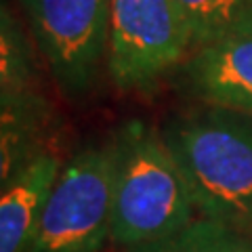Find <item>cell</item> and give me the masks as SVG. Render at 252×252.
Returning <instances> with one entry per match:
<instances>
[{
    "mask_svg": "<svg viewBox=\"0 0 252 252\" xmlns=\"http://www.w3.org/2000/svg\"><path fill=\"white\" fill-rule=\"evenodd\" d=\"M160 132L198 217L252 235V116L202 103Z\"/></svg>",
    "mask_w": 252,
    "mask_h": 252,
    "instance_id": "6da1fadb",
    "label": "cell"
},
{
    "mask_svg": "<svg viewBox=\"0 0 252 252\" xmlns=\"http://www.w3.org/2000/svg\"><path fill=\"white\" fill-rule=\"evenodd\" d=\"M114 220L112 242L120 250L181 231L198 212L162 132L128 120L112 137Z\"/></svg>",
    "mask_w": 252,
    "mask_h": 252,
    "instance_id": "7a4b0ae2",
    "label": "cell"
},
{
    "mask_svg": "<svg viewBox=\"0 0 252 252\" xmlns=\"http://www.w3.org/2000/svg\"><path fill=\"white\" fill-rule=\"evenodd\" d=\"M114 220V145L93 143L63 162L28 252H103Z\"/></svg>",
    "mask_w": 252,
    "mask_h": 252,
    "instance_id": "3957f363",
    "label": "cell"
},
{
    "mask_svg": "<svg viewBox=\"0 0 252 252\" xmlns=\"http://www.w3.org/2000/svg\"><path fill=\"white\" fill-rule=\"evenodd\" d=\"M193 53L175 0H112L107 69L122 93H145Z\"/></svg>",
    "mask_w": 252,
    "mask_h": 252,
    "instance_id": "277c9868",
    "label": "cell"
},
{
    "mask_svg": "<svg viewBox=\"0 0 252 252\" xmlns=\"http://www.w3.org/2000/svg\"><path fill=\"white\" fill-rule=\"evenodd\" d=\"M36 49L67 97H82L107 61L112 0H19Z\"/></svg>",
    "mask_w": 252,
    "mask_h": 252,
    "instance_id": "5b68a950",
    "label": "cell"
},
{
    "mask_svg": "<svg viewBox=\"0 0 252 252\" xmlns=\"http://www.w3.org/2000/svg\"><path fill=\"white\" fill-rule=\"evenodd\" d=\"M181 86L204 105L252 116V32L195 49L181 65Z\"/></svg>",
    "mask_w": 252,
    "mask_h": 252,
    "instance_id": "8992f818",
    "label": "cell"
},
{
    "mask_svg": "<svg viewBox=\"0 0 252 252\" xmlns=\"http://www.w3.org/2000/svg\"><path fill=\"white\" fill-rule=\"evenodd\" d=\"M63 168L61 158L46 149L2 183L0 252H28Z\"/></svg>",
    "mask_w": 252,
    "mask_h": 252,
    "instance_id": "52a82bcc",
    "label": "cell"
},
{
    "mask_svg": "<svg viewBox=\"0 0 252 252\" xmlns=\"http://www.w3.org/2000/svg\"><path fill=\"white\" fill-rule=\"evenodd\" d=\"M53 109L38 89L0 94V179L9 181L46 152Z\"/></svg>",
    "mask_w": 252,
    "mask_h": 252,
    "instance_id": "ba28073f",
    "label": "cell"
},
{
    "mask_svg": "<svg viewBox=\"0 0 252 252\" xmlns=\"http://www.w3.org/2000/svg\"><path fill=\"white\" fill-rule=\"evenodd\" d=\"M189 26L193 51L252 32V0H175Z\"/></svg>",
    "mask_w": 252,
    "mask_h": 252,
    "instance_id": "9c48e42d",
    "label": "cell"
},
{
    "mask_svg": "<svg viewBox=\"0 0 252 252\" xmlns=\"http://www.w3.org/2000/svg\"><path fill=\"white\" fill-rule=\"evenodd\" d=\"M34 36L15 13L2 4L0 15V94L36 89Z\"/></svg>",
    "mask_w": 252,
    "mask_h": 252,
    "instance_id": "30bf717a",
    "label": "cell"
},
{
    "mask_svg": "<svg viewBox=\"0 0 252 252\" xmlns=\"http://www.w3.org/2000/svg\"><path fill=\"white\" fill-rule=\"evenodd\" d=\"M120 252H252V235L198 217L168 238Z\"/></svg>",
    "mask_w": 252,
    "mask_h": 252,
    "instance_id": "8fae6325",
    "label": "cell"
}]
</instances>
